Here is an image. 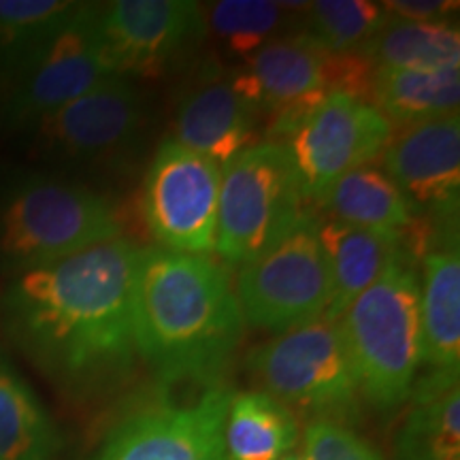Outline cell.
<instances>
[{
  "instance_id": "1",
  "label": "cell",
  "mask_w": 460,
  "mask_h": 460,
  "mask_svg": "<svg viewBox=\"0 0 460 460\" xmlns=\"http://www.w3.org/2000/svg\"><path fill=\"white\" fill-rule=\"evenodd\" d=\"M143 247L115 239L20 273L0 301L4 329L75 390L111 388L137 365L130 288Z\"/></svg>"
},
{
  "instance_id": "16",
  "label": "cell",
  "mask_w": 460,
  "mask_h": 460,
  "mask_svg": "<svg viewBox=\"0 0 460 460\" xmlns=\"http://www.w3.org/2000/svg\"><path fill=\"white\" fill-rule=\"evenodd\" d=\"M261 115V107L247 94L237 71L205 73L177 101L169 137L226 166L243 149L254 146Z\"/></svg>"
},
{
  "instance_id": "24",
  "label": "cell",
  "mask_w": 460,
  "mask_h": 460,
  "mask_svg": "<svg viewBox=\"0 0 460 460\" xmlns=\"http://www.w3.org/2000/svg\"><path fill=\"white\" fill-rule=\"evenodd\" d=\"M358 56L371 68L460 66V32L450 22H407L388 15Z\"/></svg>"
},
{
  "instance_id": "22",
  "label": "cell",
  "mask_w": 460,
  "mask_h": 460,
  "mask_svg": "<svg viewBox=\"0 0 460 460\" xmlns=\"http://www.w3.org/2000/svg\"><path fill=\"white\" fill-rule=\"evenodd\" d=\"M301 422L261 390H234L224 424L226 460H278L301 444Z\"/></svg>"
},
{
  "instance_id": "20",
  "label": "cell",
  "mask_w": 460,
  "mask_h": 460,
  "mask_svg": "<svg viewBox=\"0 0 460 460\" xmlns=\"http://www.w3.org/2000/svg\"><path fill=\"white\" fill-rule=\"evenodd\" d=\"M369 96L371 105L401 128L458 113L460 66L373 68Z\"/></svg>"
},
{
  "instance_id": "26",
  "label": "cell",
  "mask_w": 460,
  "mask_h": 460,
  "mask_svg": "<svg viewBox=\"0 0 460 460\" xmlns=\"http://www.w3.org/2000/svg\"><path fill=\"white\" fill-rule=\"evenodd\" d=\"M303 34L331 56H352L388 20L382 3L367 0H318L303 13Z\"/></svg>"
},
{
  "instance_id": "21",
  "label": "cell",
  "mask_w": 460,
  "mask_h": 460,
  "mask_svg": "<svg viewBox=\"0 0 460 460\" xmlns=\"http://www.w3.org/2000/svg\"><path fill=\"white\" fill-rule=\"evenodd\" d=\"M318 203L332 220L377 233L405 234L418 216L393 177L373 163L345 172Z\"/></svg>"
},
{
  "instance_id": "15",
  "label": "cell",
  "mask_w": 460,
  "mask_h": 460,
  "mask_svg": "<svg viewBox=\"0 0 460 460\" xmlns=\"http://www.w3.org/2000/svg\"><path fill=\"white\" fill-rule=\"evenodd\" d=\"M143 119L141 90L128 77L113 75L34 126L45 146L56 152L73 158H101L128 147Z\"/></svg>"
},
{
  "instance_id": "4",
  "label": "cell",
  "mask_w": 460,
  "mask_h": 460,
  "mask_svg": "<svg viewBox=\"0 0 460 460\" xmlns=\"http://www.w3.org/2000/svg\"><path fill=\"white\" fill-rule=\"evenodd\" d=\"M122 237L113 200L82 183L37 177L0 205V267L15 275Z\"/></svg>"
},
{
  "instance_id": "7",
  "label": "cell",
  "mask_w": 460,
  "mask_h": 460,
  "mask_svg": "<svg viewBox=\"0 0 460 460\" xmlns=\"http://www.w3.org/2000/svg\"><path fill=\"white\" fill-rule=\"evenodd\" d=\"M234 388L226 379L158 386L119 416L94 460H226L224 424Z\"/></svg>"
},
{
  "instance_id": "29",
  "label": "cell",
  "mask_w": 460,
  "mask_h": 460,
  "mask_svg": "<svg viewBox=\"0 0 460 460\" xmlns=\"http://www.w3.org/2000/svg\"><path fill=\"white\" fill-rule=\"evenodd\" d=\"M382 4L390 17L407 22H447L460 7L452 0H386Z\"/></svg>"
},
{
  "instance_id": "11",
  "label": "cell",
  "mask_w": 460,
  "mask_h": 460,
  "mask_svg": "<svg viewBox=\"0 0 460 460\" xmlns=\"http://www.w3.org/2000/svg\"><path fill=\"white\" fill-rule=\"evenodd\" d=\"M99 11V4H79L60 31L24 58V75L13 99V115L20 122L37 124L113 77Z\"/></svg>"
},
{
  "instance_id": "23",
  "label": "cell",
  "mask_w": 460,
  "mask_h": 460,
  "mask_svg": "<svg viewBox=\"0 0 460 460\" xmlns=\"http://www.w3.org/2000/svg\"><path fill=\"white\" fill-rule=\"evenodd\" d=\"M60 435L31 384L0 354V460H58Z\"/></svg>"
},
{
  "instance_id": "12",
  "label": "cell",
  "mask_w": 460,
  "mask_h": 460,
  "mask_svg": "<svg viewBox=\"0 0 460 460\" xmlns=\"http://www.w3.org/2000/svg\"><path fill=\"white\" fill-rule=\"evenodd\" d=\"M102 41L115 75H154L180 62L207 34L194 0H115L99 11Z\"/></svg>"
},
{
  "instance_id": "3",
  "label": "cell",
  "mask_w": 460,
  "mask_h": 460,
  "mask_svg": "<svg viewBox=\"0 0 460 460\" xmlns=\"http://www.w3.org/2000/svg\"><path fill=\"white\" fill-rule=\"evenodd\" d=\"M358 377L362 402L390 413L418 379L420 273L407 250L337 318Z\"/></svg>"
},
{
  "instance_id": "28",
  "label": "cell",
  "mask_w": 460,
  "mask_h": 460,
  "mask_svg": "<svg viewBox=\"0 0 460 460\" xmlns=\"http://www.w3.org/2000/svg\"><path fill=\"white\" fill-rule=\"evenodd\" d=\"M305 460H384L365 437L349 424L315 420L301 435Z\"/></svg>"
},
{
  "instance_id": "8",
  "label": "cell",
  "mask_w": 460,
  "mask_h": 460,
  "mask_svg": "<svg viewBox=\"0 0 460 460\" xmlns=\"http://www.w3.org/2000/svg\"><path fill=\"white\" fill-rule=\"evenodd\" d=\"M233 288L245 324L256 329L279 335L326 315L331 275L314 217L239 267Z\"/></svg>"
},
{
  "instance_id": "9",
  "label": "cell",
  "mask_w": 460,
  "mask_h": 460,
  "mask_svg": "<svg viewBox=\"0 0 460 460\" xmlns=\"http://www.w3.org/2000/svg\"><path fill=\"white\" fill-rule=\"evenodd\" d=\"M220 188V164L164 137L141 188L143 220L158 247L214 256Z\"/></svg>"
},
{
  "instance_id": "6",
  "label": "cell",
  "mask_w": 460,
  "mask_h": 460,
  "mask_svg": "<svg viewBox=\"0 0 460 460\" xmlns=\"http://www.w3.org/2000/svg\"><path fill=\"white\" fill-rule=\"evenodd\" d=\"M286 146L261 141L222 166L216 254L243 267L312 216Z\"/></svg>"
},
{
  "instance_id": "27",
  "label": "cell",
  "mask_w": 460,
  "mask_h": 460,
  "mask_svg": "<svg viewBox=\"0 0 460 460\" xmlns=\"http://www.w3.org/2000/svg\"><path fill=\"white\" fill-rule=\"evenodd\" d=\"M82 3L0 0V45L26 58L75 15Z\"/></svg>"
},
{
  "instance_id": "25",
  "label": "cell",
  "mask_w": 460,
  "mask_h": 460,
  "mask_svg": "<svg viewBox=\"0 0 460 460\" xmlns=\"http://www.w3.org/2000/svg\"><path fill=\"white\" fill-rule=\"evenodd\" d=\"M309 3L269 0H222L205 11L207 31L216 34L230 56L247 60L262 45L281 37L292 24V13H305Z\"/></svg>"
},
{
  "instance_id": "14",
  "label": "cell",
  "mask_w": 460,
  "mask_h": 460,
  "mask_svg": "<svg viewBox=\"0 0 460 460\" xmlns=\"http://www.w3.org/2000/svg\"><path fill=\"white\" fill-rule=\"evenodd\" d=\"M382 169L393 177L413 211L456 220L460 199V115H444L394 132L382 152Z\"/></svg>"
},
{
  "instance_id": "19",
  "label": "cell",
  "mask_w": 460,
  "mask_h": 460,
  "mask_svg": "<svg viewBox=\"0 0 460 460\" xmlns=\"http://www.w3.org/2000/svg\"><path fill=\"white\" fill-rule=\"evenodd\" d=\"M318 234L331 275V305L326 318L337 320L367 288L407 250L405 234L377 233L329 220L318 224Z\"/></svg>"
},
{
  "instance_id": "30",
  "label": "cell",
  "mask_w": 460,
  "mask_h": 460,
  "mask_svg": "<svg viewBox=\"0 0 460 460\" xmlns=\"http://www.w3.org/2000/svg\"><path fill=\"white\" fill-rule=\"evenodd\" d=\"M278 460H305V456H303V450H301V447H296V450L288 452L286 456H281V458H278Z\"/></svg>"
},
{
  "instance_id": "10",
  "label": "cell",
  "mask_w": 460,
  "mask_h": 460,
  "mask_svg": "<svg viewBox=\"0 0 460 460\" xmlns=\"http://www.w3.org/2000/svg\"><path fill=\"white\" fill-rule=\"evenodd\" d=\"M394 126L371 102L331 90L315 102L286 143L307 200H320L345 172L371 164L393 139Z\"/></svg>"
},
{
  "instance_id": "13",
  "label": "cell",
  "mask_w": 460,
  "mask_h": 460,
  "mask_svg": "<svg viewBox=\"0 0 460 460\" xmlns=\"http://www.w3.org/2000/svg\"><path fill=\"white\" fill-rule=\"evenodd\" d=\"M369 66L358 54L331 56L303 32H292L262 45L237 75L261 111L271 113L331 90L365 99L362 92H369L373 73L367 71Z\"/></svg>"
},
{
  "instance_id": "18",
  "label": "cell",
  "mask_w": 460,
  "mask_h": 460,
  "mask_svg": "<svg viewBox=\"0 0 460 460\" xmlns=\"http://www.w3.org/2000/svg\"><path fill=\"white\" fill-rule=\"evenodd\" d=\"M460 371L430 369L413 384L396 460H460Z\"/></svg>"
},
{
  "instance_id": "5",
  "label": "cell",
  "mask_w": 460,
  "mask_h": 460,
  "mask_svg": "<svg viewBox=\"0 0 460 460\" xmlns=\"http://www.w3.org/2000/svg\"><path fill=\"white\" fill-rule=\"evenodd\" d=\"M247 371L256 390L273 396L296 418L349 424L360 413L354 362L339 322L326 315L258 345Z\"/></svg>"
},
{
  "instance_id": "17",
  "label": "cell",
  "mask_w": 460,
  "mask_h": 460,
  "mask_svg": "<svg viewBox=\"0 0 460 460\" xmlns=\"http://www.w3.org/2000/svg\"><path fill=\"white\" fill-rule=\"evenodd\" d=\"M420 362L460 371V250L446 239L427 252L420 273Z\"/></svg>"
},
{
  "instance_id": "2",
  "label": "cell",
  "mask_w": 460,
  "mask_h": 460,
  "mask_svg": "<svg viewBox=\"0 0 460 460\" xmlns=\"http://www.w3.org/2000/svg\"><path fill=\"white\" fill-rule=\"evenodd\" d=\"M130 324L137 360L158 386L220 382L245 332L222 262L163 247H143L130 288Z\"/></svg>"
}]
</instances>
